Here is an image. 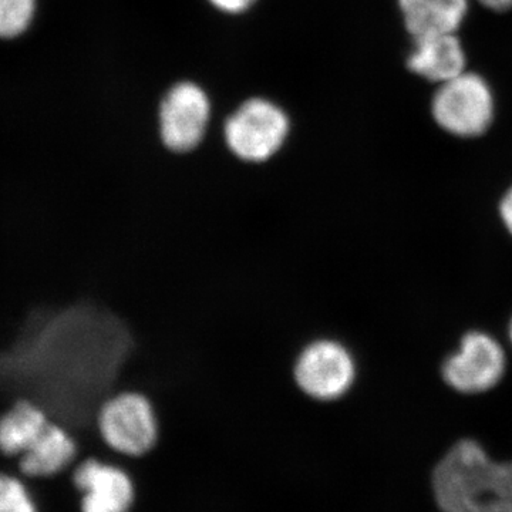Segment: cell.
I'll list each match as a JSON object with an SVG mask.
<instances>
[{"label": "cell", "instance_id": "cell-18", "mask_svg": "<svg viewBox=\"0 0 512 512\" xmlns=\"http://www.w3.org/2000/svg\"><path fill=\"white\" fill-rule=\"evenodd\" d=\"M507 336H508V342H510V345L512 348V315H511L510 320H508Z\"/></svg>", "mask_w": 512, "mask_h": 512}, {"label": "cell", "instance_id": "cell-1", "mask_svg": "<svg viewBox=\"0 0 512 512\" xmlns=\"http://www.w3.org/2000/svg\"><path fill=\"white\" fill-rule=\"evenodd\" d=\"M441 512H512V460L495 461L483 444L456 441L433 471Z\"/></svg>", "mask_w": 512, "mask_h": 512}, {"label": "cell", "instance_id": "cell-12", "mask_svg": "<svg viewBox=\"0 0 512 512\" xmlns=\"http://www.w3.org/2000/svg\"><path fill=\"white\" fill-rule=\"evenodd\" d=\"M45 407L29 397H19L0 413V456L25 454L52 421Z\"/></svg>", "mask_w": 512, "mask_h": 512}, {"label": "cell", "instance_id": "cell-10", "mask_svg": "<svg viewBox=\"0 0 512 512\" xmlns=\"http://www.w3.org/2000/svg\"><path fill=\"white\" fill-rule=\"evenodd\" d=\"M473 5V0H397V9L410 39L460 33Z\"/></svg>", "mask_w": 512, "mask_h": 512}, {"label": "cell", "instance_id": "cell-8", "mask_svg": "<svg viewBox=\"0 0 512 512\" xmlns=\"http://www.w3.org/2000/svg\"><path fill=\"white\" fill-rule=\"evenodd\" d=\"M73 483L82 493V512H130L136 503L133 477L106 458L80 461L73 471Z\"/></svg>", "mask_w": 512, "mask_h": 512}, {"label": "cell", "instance_id": "cell-4", "mask_svg": "<svg viewBox=\"0 0 512 512\" xmlns=\"http://www.w3.org/2000/svg\"><path fill=\"white\" fill-rule=\"evenodd\" d=\"M291 130L284 107L266 97H249L225 120L222 140L238 163L265 165L281 156Z\"/></svg>", "mask_w": 512, "mask_h": 512}, {"label": "cell", "instance_id": "cell-15", "mask_svg": "<svg viewBox=\"0 0 512 512\" xmlns=\"http://www.w3.org/2000/svg\"><path fill=\"white\" fill-rule=\"evenodd\" d=\"M207 2L218 12L239 16L254 8L258 0H207Z\"/></svg>", "mask_w": 512, "mask_h": 512}, {"label": "cell", "instance_id": "cell-11", "mask_svg": "<svg viewBox=\"0 0 512 512\" xmlns=\"http://www.w3.org/2000/svg\"><path fill=\"white\" fill-rule=\"evenodd\" d=\"M79 453L76 434L60 421L52 420L36 443L16 461L23 476L46 478L67 470Z\"/></svg>", "mask_w": 512, "mask_h": 512}, {"label": "cell", "instance_id": "cell-2", "mask_svg": "<svg viewBox=\"0 0 512 512\" xmlns=\"http://www.w3.org/2000/svg\"><path fill=\"white\" fill-rule=\"evenodd\" d=\"M497 94L478 70L466 72L433 87L430 114L441 133L456 140L474 141L490 133L497 120Z\"/></svg>", "mask_w": 512, "mask_h": 512}, {"label": "cell", "instance_id": "cell-3", "mask_svg": "<svg viewBox=\"0 0 512 512\" xmlns=\"http://www.w3.org/2000/svg\"><path fill=\"white\" fill-rule=\"evenodd\" d=\"M100 443L114 456L143 460L156 451L161 421L156 404L146 393L117 390L107 397L94 419Z\"/></svg>", "mask_w": 512, "mask_h": 512}, {"label": "cell", "instance_id": "cell-7", "mask_svg": "<svg viewBox=\"0 0 512 512\" xmlns=\"http://www.w3.org/2000/svg\"><path fill=\"white\" fill-rule=\"evenodd\" d=\"M211 117L212 103L204 87L191 80L174 83L158 106L161 146L171 156H192L207 140Z\"/></svg>", "mask_w": 512, "mask_h": 512}, {"label": "cell", "instance_id": "cell-13", "mask_svg": "<svg viewBox=\"0 0 512 512\" xmlns=\"http://www.w3.org/2000/svg\"><path fill=\"white\" fill-rule=\"evenodd\" d=\"M37 0H0V39L22 36L32 25Z\"/></svg>", "mask_w": 512, "mask_h": 512}, {"label": "cell", "instance_id": "cell-9", "mask_svg": "<svg viewBox=\"0 0 512 512\" xmlns=\"http://www.w3.org/2000/svg\"><path fill=\"white\" fill-rule=\"evenodd\" d=\"M470 67L466 43L460 33H440L412 39L406 69L429 86L453 79Z\"/></svg>", "mask_w": 512, "mask_h": 512}, {"label": "cell", "instance_id": "cell-5", "mask_svg": "<svg viewBox=\"0 0 512 512\" xmlns=\"http://www.w3.org/2000/svg\"><path fill=\"white\" fill-rule=\"evenodd\" d=\"M293 379L313 402L339 403L359 384V357L345 340L320 336L306 343L296 356Z\"/></svg>", "mask_w": 512, "mask_h": 512}, {"label": "cell", "instance_id": "cell-14", "mask_svg": "<svg viewBox=\"0 0 512 512\" xmlns=\"http://www.w3.org/2000/svg\"><path fill=\"white\" fill-rule=\"evenodd\" d=\"M0 512H37L22 481L5 473H0Z\"/></svg>", "mask_w": 512, "mask_h": 512}, {"label": "cell", "instance_id": "cell-16", "mask_svg": "<svg viewBox=\"0 0 512 512\" xmlns=\"http://www.w3.org/2000/svg\"><path fill=\"white\" fill-rule=\"evenodd\" d=\"M497 214L505 232L512 238V181L501 192L497 204Z\"/></svg>", "mask_w": 512, "mask_h": 512}, {"label": "cell", "instance_id": "cell-17", "mask_svg": "<svg viewBox=\"0 0 512 512\" xmlns=\"http://www.w3.org/2000/svg\"><path fill=\"white\" fill-rule=\"evenodd\" d=\"M478 8L495 13V15H504L512 10V0H473Z\"/></svg>", "mask_w": 512, "mask_h": 512}, {"label": "cell", "instance_id": "cell-6", "mask_svg": "<svg viewBox=\"0 0 512 512\" xmlns=\"http://www.w3.org/2000/svg\"><path fill=\"white\" fill-rule=\"evenodd\" d=\"M507 369L503 343L487 330L470 329L461 335L457 349L444 357L440 377L460 396H483L503 383Z\"/></svg>", "mask_w": 512, "mask_h": 512}]
</instances>
